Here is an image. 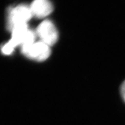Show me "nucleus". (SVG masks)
Segmentation results:
<instances>
[{
    "label": "nucleus",
    "instance_id": "39448f33",
    "mask_svg": "<svg viewBox=\"0 0 125 125\" xmlns=\"http://www.w3.org/2000/svg\"><path fill=\"white\" fill-rule=\"evenodd\" d=\"M15 48V46L10 41H9L8 42L5 43L4 46L2 47V52L4 54H7V55H9L13 52L14 51V49Z\"/></svg>",
    "mask_w": 125,
    "mask_h": 125
},
{
    "label": "nucleus",
    "instance_id": "f03ea898",
    "mask_svg": "<svg viewBox=\"0 0 125 125\" xmlns=\"http://www.w3.org/2000/svg\"><path fill=\"white\" fill-rule=\"evenodd\" d=\"M21 52L28 58L37 61H43L50 56L51 49L49 45L41 41L22 46Z\"/></svg>",
    "mask_w": 125,
    "mask_h": 125
},
{
    "label": "nucleus",
    "instance_id": "7ed1b4c3",
    "mask_svg": "<svg viewBox=\"0 0 125 125\" xmlns=\"http://www.w3.org/2000/svg\"><path fill=\"white\" fill-rule=\"evenodd\" d=\"M37 34L41 41L52 46L57 42L58 32L53 23L48 20H44L39 25L37 29Z\"/></svg>",
    "mask_w": 125,
    "mask_h": 125
},
{
    "label": "nucleus",
    "instance_id": "20e7f679",
    "mask_svg": "<svg viewBox=\"0 0 125 125\" xmlns=\"http://www.w3.org/2000/svg\"><path fill=\"white\" fill-rule=\"evenodd\" d=\"M32 16L39 18H42L49 15L53 11L52 3L46 0H35L30 6Z\"/></svg>",
    "mask_w": 125,
    "mask_h": 125
},
{
    "label": "nucleus",
    "instance_id": "423d86ee",
    "mask_svg": "<svg viewBox=\"0 0 125 125\" xmlns=\"http://www.w3.org/2000/svg\"><path fill=\"white\" fill-rule=\"evenodd\" d=\"M121 93L123 100L125 101V81L122 83L121 87Z\"/></svg>",
    "mask_w": 125,
    "mask_h": 125
},
{
    "label": "nucleus",
    "instance_id": "f257e3e1",
    "mask_svg": "<svg viewBox=\"0 0 125 125\" xmlns=\"http://www.w3.org/2000/svg\"><path fill=\"white\" fill-rule=\"evenodd\" d=\"M32 16L30 7L25 5H20L10 10L8 16V25L12 30L16 26L26 25Z\"/></svg>",
    "mask_w": 125,
    "mask_h": 125
}]
</instances>
